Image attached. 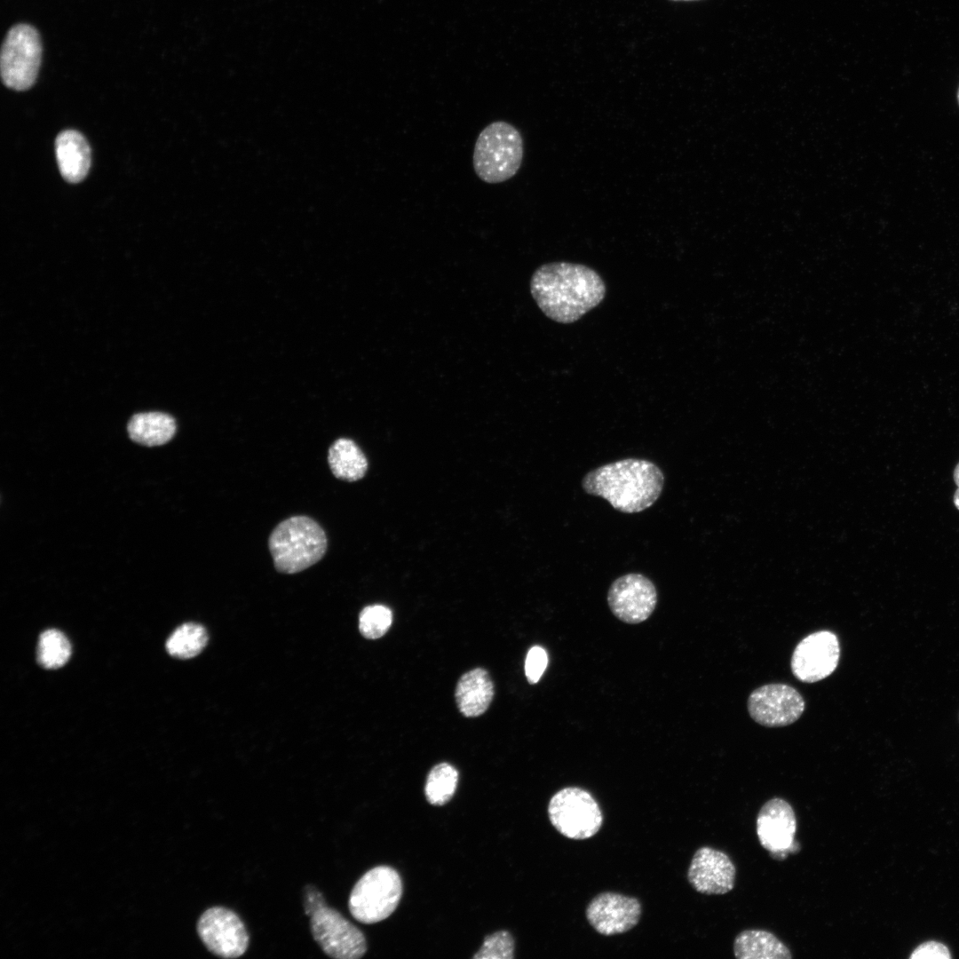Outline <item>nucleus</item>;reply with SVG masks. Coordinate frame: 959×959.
<instances>
[{"mask_svg":"<svg viewBox=\"0 0 959 959\" xmlns=\"http://www.w3.org/2000/svg\"><path fill=\"white\" fill-rule=\"evenodd\" d=\"M657 590L646 576L630 573L615 579L607 592V604L613 614L629 624L647 620L657 604Z\"/></svg>","mask_w":959,"mask_h":959,"instance_id":"obj_13","label":"nucleus"},{"mask_svg":"<svg viewBox=\"0 0 959 959\" xmlns=\"http://www.w3.org/2000/svg\"><path fill=\"white\" fill-rule=\"evenodd\" d=\"M840 659L837 636L830 630H819L804 637L795 647L790 668L793 675L804 683H814L830 676Z\"/></svg>","mask_w":959,"mask_h":959,"instance_id":"obj_11","label":"nucleus"},{"mask_svg":"<svg viewBox=\"0 0 959 959\" xmlns=\"http://www.w3.org/2000/svg\"><path fill=\"white\" fill-rule=\"evenodd\" d=\"M737 959H790L789 948L773 933L761 929L741 931L733 941Z\"/></svg>","mask_w":959,"mask_h":959,"instance_id":"obj_18","label":"nucleus"},{"mask_svg":"<svg viewBox=\"0 0 959 959\" xmlns=\"http://www.w3.org/2000/svg\"><path fill=\"white\" fill-rule=\"evenodd\" d=\"M736 868L730 857L709 846L693 854L687 878L692 887L703 894H725L733 889Z\"/></svg>","mask_w":959,"mask_h":959,"instance_id":"obj_15","label":"nucleus"},{"mask_svg":"<svg viewBox=\"0 0 959 959\" xmlns=\"http://www.w3.org/2000/svg\"><path fill=\"white\" fill-rule=\"evenodd\" d=\"M606 289L594 269L570 262L543 264L530 280V292L538 307L548 318L563 324L577 321L598 306Z\"/></svg>","mask_w":959,"mask_h":959,"instance_id":"obj_1","label":"nucleus"},{"mask_svg":"<svg viewBox=\"0 0 959 959\" xmlns=\"http://www.w3.org/2000/svg\"><path fill=\"white\" fill-rule=\"evenodd\" d=\"M58 166L62 177L70 183L83 180L91 166L90 147L84 137L74 130L59 134L55 142Z\"/></svg>","mask_w":959,"mask_h":959,"instance_id":"obj_16","label":"nucleus"},{"mask_svg":"<svg viewBox=\"0 0 959 959\" xmlns=\"http://www.w3.org/2000/svg\"><path fill=\"white\" fill-rule=\"evenodd\" d=\"M127 431L133 441L147 447H155L163 445L173 438L177 424L169 414L141 412L131 417Z\"/></svg>","mask_w":959,"mask_h":959,"instance_id":"obj_19","label":"nucleus"},{"mask_svg":"<svg viewBox=\"0 0 959 959\" xmlns=\"http://www.w3.org/2000/svg\"><path fill=\"white\" fill-rule=\"evenodd\" d=\"M548 665V654L539 646H532L526 657L525 674L529 684H535L543 676Z\"/></svg>","mask_w":959,"mask_h":959,"instance_id":"obj_26","label":"nucleus"},{"mask_svg":"<svg viewBox=\"0 0 959 959\" xmlns=\"http://www.w3.org/2000/svg\"><path fill=\"white\" fill-rule=\"evenodd\" d=\"M310 928L314 940L332 958L358 959L367 951L363 933L328 905L310 916Z\"/></svg>","mask_w":959,"mask_h":959,"instance_id":"obj_8","label":"nucleus"},{"mask_svg":"<svg viewBox=\"0 0 959 959\" xmlns=\"http://www.w3.org/2000/svg\"><path fill=\"white\" fill-rule=\"evenodd\" d=\"M322 527L306 516H293L279 523L268 546L278 572L295 574L320 561L327 551Z\"/></svg>","mask_w":959,"mask_h":959,"instance_id":"obj_3","label":"nucleus"},{"mask_svg":"<svg viewBox=\"0 0 959 959\" xmlns=\"http://www.w3.org/2000/svg\"><path fill=\"white\" fill-rule=\"evenodd\" d=\"M953 502H954V504L956 507V509L959 510V486H958V488L956 489V491L954 494Z\"/></svg>","mask_w":959,"mask_h":959,"instance_id":"obj_30","label":"nucleus"},{"mask_svg":"<svg viewBox=\"0 0 959 959\" xmlns=\"http://www.w3.org/2000/svg\"><path fill=\"white\" fill-rule=\"evenodd\" d=\"M70 654L71 645L61 631L50 629L40 635L36 657L42 667L45 669L60 668L68 661Z\"/></svg>","mask_w":959,"mask_h":959,"instance_id":"obj_22","label":"nucleus"},{"mask_svg":"<svg viewBox=\"0 0 959 959\" xmlns=\"http://www.w3.org/2000/svg\"><path fill=\"white\" fill-rule=\"evenodd\" d=\"M208 635L201 624L187 622L178 627L166 641V650L173 657L189 659L205 647Z\"/></svg>","mask_w":959,"mask_h":959,"instance_id":"obj_21","label":"nucleus"},{"mask_svg":"<svg viewBox=\"0 0 959 959\" xmlns=\"http://www.w3.org/2000/svg\"><path fill=\"white\" fill-rule=\"evenodd\" d=\"M524 156L519 131L504 121L487 125L479 134L473 150L474 171L484 182L497 184L517 174Z\"/></svg>","mask_w":959,"mask_h":959,"instance_id":"obj_4","label":"nucleus"},{"mask_svg":"<svg viewBox=\"0 0 959 959\" xmlns=\"http://www.w3.org/2000/svg\"><path fill=\"white\" fill-rule=\"evenodd\" d=\"M328 462L333 475L345 481L359 480L368 470L364 453L355 442L346 438L333 442L329 449Z\"/></svg>","mask_w":959,"mask_h":959,"instance_id":"obj_20","label":"nucleus"},{"mask_svg":"<svg viewBox=\"0 0 959 959\" xmlns=\"http://www.w3.org/2000/svg\"><path fill=\"white\" fill-rule=\"evenodd\" d=\"M758 841L772 858L782 860L800 848L795 840L797 818L791 804L773 797L760 808L756 821Z\"/></svg>","mask_w":959,"mask_h":959,"instance_id":"obj_12","label":"nucleus"},{"mask_svg":"<svg viewBox=\"0 0 959 959\" xmlns=\"http://www.w3.org/2000/svg\"><path fill=\"white\" fill-rule=\"evenodd\" d=\"M303 902L305 913L309 917L317 909L327 905L322 893L313 885L305 887Z\"/></svg>","mask_w":959,"mask_h":959,"instance_id":"obj_28","label":"nucleus"},{"mask_svg":"<svg viewBox=\"0 0 959 959\" xmlns=\"http://www.w3.org/2000/svg\"><path fill=\"white\" fill-rule=\"evenodd\" d=\"M671 1H696V0H671Z\"/></svg>","mask_w":959,"mask_h":959,"instance_id":"obj_31","label":"nucleus"},{"mask_svg":"<svg viewBox=\"0 0 959 959\" xmlns=\"http://www.w3.org/2000/svg\"><path fill=\"white\" fill-rule=\"evenodd\" d=\"M514 941L506 931H500L486 937L480 949L473 955L475 959H511Z\"/></svg>","mask_w":959,"mask_h":959,"instance_id":"obj_25","label":"nucleus"},{"mask_svg":"<svg viewBox=\"0 0 959 959\" xmlns=\"http://www.w3.org/2000/svg\"><path fill=\"white\" fill-rule=\"evenodd\" d=\"M664 475L653 462L626 458L601 465L587 472L583 490L606 500L623 513H636L652 506L662 494Z\"/></svg>","mask_w":959,"mask_h":959,"instance_id":"obj_2","label":"nucleus"},{"mask_svg":"<svg viewBox=\"0 0 959 959\" xmlns=\"http://www.w3.org/2000/svg\"><path fill=\"white\" fill-rule=\"evenodd\" d=\"M494 697V685L487 670L473 669L464 673L456 688L459 711L467 717L483 714Z\"/></svg>","mask_w":959,"mask_h":959,"instance_id":"obj_17","label":"nucleus"},{"mask_svg":"<svg viewBox=\"0 0 959 959\" xmlns=\"http://www.w3.org/2000/svg\"><path fill=\"white\" fill-rule=\"evenodd\" d=\"M640 915L641 904L638 899L615 892L597 895L586 909L590 924L605 936L630 931L638 923Z\"/></svg>","mask_w":959,"mask_h":959,"instance_id":"obj_14","label":"nucleus"},{"mask_svg":"<svg viewBox=\"0 0 959 959\" xmlns=\"http://www.w3.org/2000/svg\"><path fill=\"white\" fill-rule=\"evenodd\" d=\"M548 815L562 836L575 840L595 836L603 822L596 799L578 787H567L556 792L549 802Z\"/></svg>","mask_w":959,"mask_h":959,"instance_id":"obj_7","label":"nucleus"},{"mask_svg":"<svg viewBox=\"0 0 959 959\" xmlns=\"http://www.w3.org/2000/svg\"><path fill=\"white\" fill-rule=\"evenodd\" d=\"M392 613L383 605L364 607L359 616V630L363 637L376 639L384 636L391 627Z\"/></svg>","mask_w":959,"mask_h":959,"instance_id":"obj_24","label":"nucleus"},{"mask_svg":"<svg viewBox=\"0 0 959 959\" xmlns=\"http://www.w3.org/2000/svg\"><path fill=\"white\" fill-rule=\"evenodd\" d=\"M910 959H951L949 948L943 943L929 940L920 944L909 955Z\"/></svg>","mask_w":959,"mask_h":959,"instance_id":"obj_27","label":"nucleus"},{"mask_svg":"<svg viewBox=\"0 0 959 959\" xmlns=\"http://www.w3.org/2000/svg\"><path fill=\"white\" fill-rule=\"evenodd\" d=\"M750 717L766 727H781L796 722L805 709L802 694L793 686L767 684L753 690L747 701Z\"/></svg>","mask_w":959,"mask_h":959,"instance_id":"obj_9","label":"nucleus"},{"mask_svg":"<svg viewBox=\"0 0 959 959\" xmlns=\"http://www.w3.org/2000/svg\"><path fill=\"white\" fill-rule=\"evenodd\" d=\"M402 893L398 872L378 866L366 872L353 886L348 907L352 915L363 923L387 918L397 907Z\"/></svg>","mask_w":959,"mask_h":959,"instance_id":"obj_5","label":"nucleus"},{"mask_svg":"<svg viewBox=\"0 0 959 959\" xmlns=\"http://www.w3.org/2000/svg\"><path fill=\"white\" fill-rule=\"evenodd\" d=\"M953 479H954L955 483L958 487L959 486V463L955 467V470H954V472H953Z\"/></svg>","mask_w":959,"mask_h":959,"instance_id":"obj_29","label":"nucleus"},{"mask_svg":"<svg viewBox=\"0 0 959 959\" xmlns=\"http://www.w3.org/2000/svg\"><path fill=\"white\" fill-rule=\"evenodd\" d=\"M957 100H958V104H959V89H958V91H957Z\"/></svg>","mask_w":959,"mask_h":959,"instance_id":"obj_32","label":"nucleus"},{"mask_svg":"<svg viewBox=\"0 0 959 959\" xmlns=\"http://www.w3.org/2000/svg\"><path fill=\"white\" fill-rule=\"evenodd\" d=\"M458 781V773L447 763L435 765L428 774L425 784V796L433 805H442L453 797Z\"/></svg>","mask_w":959,"mask_h":959,"instance_id":"obj_23","label":"nucleus"},{"mask_svg":"<svg viewBox=\"0 0 959 959\" xmlns=\"http://www.w3.org/2000/svg\"><path fill=\"white\" fill-rule=\"evenodd\" d=\"M197 932L207 949L222 958H237L248 948L249 935L243 922L224 907L204 911L198 920Z\"/></svg>","mask_w":959,"mask_h":959,"instance_id":"obj_10","label":"nucleus"},{"mask_svg":"<svg viewBox=\"0 0 959 959\" xmlns=\"http://www.w3.org/2000/svg\"><path fill=\"white\" fill-rule=\"evenodd\" d=\"M42 59V44L37 30L20 23L7 33L1 50L0 68L4 85L26 91L36 82Z\"/></svg>","mask_w":959,"mask_h":959,"instance_id":"obj_6","label":"nucleus"}]
</instances>
